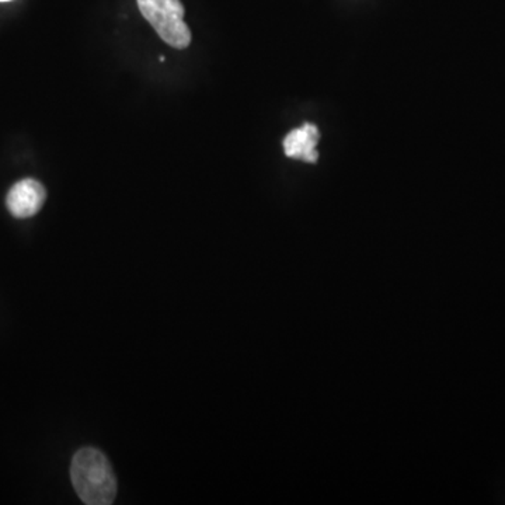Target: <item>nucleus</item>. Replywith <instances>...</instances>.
Masks as SVG:
<instances>
[{"label": "nucleus", "mask_w": 505, "mask_h": 505, "mask_svg": "<svg viewBox=\"0 0 505 505\" xmlns=\"http://www.w3.org/2000/svg\"><path fill=\"white\" fill-rule=\"evenodd\" d=\"M72 485L88 505H110L117 495V478L105 455L96 448L76 452L71 465Z\"/></svg>", "instance_id": "nucleus-1"}, {"label": "nucleus", "mask_w": 505, "mask_h": 505, "mask_svg": "<svg viewBox=\"0 0 505 505\" xmlns=\"http://www.w3.org/2000/svg\"><path fill=\"white\" fill-rule=\"evenodd\" d=\"M141 13L170 47L184 50L191 42V31L184 23L180 0H138Z\"/></svg>", "instance_id": "nucleus-2"}, {"label": "nucleus", "mask_w": 505, "mask_h": 505, "mask_svg": "<svg viewBox=\"0 0 505 505\" xmlns=\"http://www.w3.org/2000/svg\"><path fill=\"white\" fill-rule=\"evenodd\" d=\"M47 191L44 186L33 179L19 181L7 194V210L19 219L34 217L44 205Z\"/></svg>", "instance_id": "nucleus-3"}, {"label": "nucleus", "mask_w": 505, "mask_h": 505, "mask_svg": "<svg viewBox=\"0 0 505 505\" xmlns=\"http://www.w3.org/2000/svg\"><path fill=\"white\" fill-rule=\"evenodd\" d=\"M320 134L318 126L313 124H303L301 128L292 129L288 135L285 136V155L292 159L302 160L306 163L318 162V150L316 145L319 142Z\"/></svg>", "instance_id": "nucleus-4"}, {"label": "nucleus", "mask_w": 505, "mask_h": 505, "mask_svg": "<svg viewBox=\"0 0 505 505\" xmlns=\"http://www.w3.org/2000/svg\"><path fill=\"white\" fill-rule=\"evenodd\" d=\"M4 2H11V0H0V4H4Z\"/></svg>", "instance_id": "nucleus-5"}]
</instances>
